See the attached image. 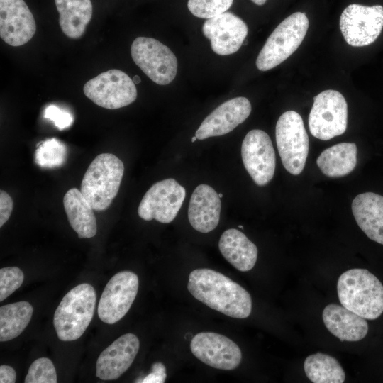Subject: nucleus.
I'll return each mask as SVG.
<instances>
[{
    "label": "nucleus",
    "mask_w": 383,
    "mask_h": 383,
    "mask_svg": "<svg viewBox=\"0 0 383 383\" xmlns=\"http://www.w3.org/2000/svg\"><path fill=\"white\" fill-rule=\"evenodd\" d=\"M35 31L34 16L23 0H0V37L6 43L23 45Z\"/></svg>",
    "instance_id": "nucleus-16"
},
{
    "label": "nucleus",
    "mask_w": 383,
    "mask_h": 383,
    "mask_svg": "<svg viewBox=\"0 0 383 383\" xmlns=\"http://www.w3.org/2000/svg\"><path fill=\"white\" fill-rule=\"evenodd\" d=\"M337 291L341 305L365 319H376L383 313V285L365 269L343 272L338 278Z\"/></svg>",
    "instance_id": "nucleus-2"
},
{
    "label": "nucleus",
    "mask_w": 383,
    "mask_h": 383,
    "mask_svg": "<svg viewBox=\"0 0 383 383\" xmlns=\"http://www.w3.org/2000/svg\"><path fill=\"white\" fill-rule=\"evenodd\" d=\"M139 348L140 341L135 335H122L99 355L96 376L102 380L118 379L130 367Z\"/></svg>",
    "instance_id": "nucleus-18"
},
{
    "label": "nucleus",
    "mask_w": 383,
    "mask_h": 383,
    "mask_svg": "<svg viewBox=\"0 0 383 383\" xmlns=\"http://www.w3.org/2000/svg\"><path fill=\"white\" fill-rule=\"evenodd\" d=\"M83 91L95 104L107 109L126 106L137 97L133 80L126 73L116 69L101 72L87 82Z\"/></svg>",
    "instance_id": "nucleus-9"
},
{
    "label": "nucleus",
    "mask_w": 383,
    "mask_h": 383,
    "mask_svg": "<svg viewBox=\"0 0 383 383\" xmlns=\"http://www.w3.org/2000/svg\"><path fill=\"white\" fill-rule=\"evenodd\" d=\"M26 383H56L57 373L52 361L47 357L35 360L30 366Z\"/></svg>",
    "instance_id": "nucleus-30"
},
{
    "label": "nucleus",
    "mask_w": 383,
    "mask_h": 383,
    "mask_svg": "<svg viewBox=\"0 0 383 383\" xmlns=\"http://www.w3.org/2000/svg\"><path fill=\"white\" fill-rule=\"evenodd\" d=\"M13 208L11 197L5 191H0V227L9 220Z\"/></svg>",
    "instance_id": "nucleus-33"
},
{
    "label": "nucleus",
    "mask_w": 383,
    "mask_h": 383,
    "mask_svg": "<svg viewBox=\"0 0 383 383\" xmlns=\"http://www.w3.org/2000/svg\"><path fill=\"white\" fill-rule=\"evenodd\" d=\"M33 312L31 304L25 301L0 307V341L18 336L29 323Z\"/></svg>",
    "instance_id": "nucleus-26"
},
{
    "label": "nucleus",
    "mask_w": 383,
    "mask_h": 383,
    "mask_svg": "<svg viewBox=\"0 0 383 383\" xmlns=\"http://www.w3.org/2000/svg\"><path fill=\"white\" fill-rule=\"evenodd\" d=\"M133 82L135 84H138L140 82V77L138 76V75H135L134 77H133Z\"/></svg>",
    "instance_id": "nucleus-37"
},
{
    "label": "nucleus",
    "mask_w": 383,
    "mask_h": 383,
    "mask_svg": "<svg viewBox=\"0 0 383 383\" xmlns=\"http://www.w3.org/2000/svg\"><path fill=\"white\" fill-rule=\"evenodd\" d=\"M233 0H188L187 7L195 16L209 19L226 12Z\"/></svg>",
    "instance_id": "nucleus-29"
},
{
    "label": "nucleus",
    "mask_w": 383,
    "mask_h": 383,
    "mask_svg": "<svg viewBox=\"0 0 383 383\" xmlns=\"http://www.w3.org/2000/svg\"><path fill=\"white\" fill-rule=\"evenodd\" d=\"M352 211L366 235L383 245V196L373 192L360 194L353 201Z\"/></svg>",
    "instance_id": "nucleus-21"
},
{
    "label": "nucleus",
    "mask_w": 383,
    "mask_h": 383,
    "mask_svg": "<svg viewBox=\"0 0 383 383\" xmlns=\"http://www.w3.org/2000/svg\"><path fill=\"white\" fill-rule=\"evenodd\" d=\"M241 156L245 168L257 185L264 186L272 180L276 156L267 133L259 129L249 131L242 143Z\"/></svg>",
    "instance_id": "nucleus-13"
},
{
    "label": "nucleus",
    "mask_w": 383,
    "mask_h": 383,
    "mask_svg": "<svg viewBox=\"0 0 383 383\" xmlns=\"http://www.w3.org/2000/svg\"><path fill=\"white\" fill-rule=\"evenodd\" d=\"M44 117L52 121L60 130L70 127L73 121L72 116L69 112L55 105H50L45 109Z\"/></svg>",
    "instance_id": "nucleus-32"
},
{
    "label": "nucleus",
    "mask_w": 383,
    "mask_h": 383,
    "mask_svg": "<svg viewBox=\"0 0 383 383\" xmlns=\"http://www.w3.org/2000/svg\"><path fill=\"white\" fill-rule=\"evenodd\" d=\"M238 227H239L240 228H242V229H243V226H241V225H239V226H238Z\"/></svg>",
    "instance_id": "nucleus-40"
},
{
    "label": "nucleus",
    "mask_w": 383,
    "mask_h": 383,
    "mask_svg": "<svg viewBox=\"0 0 383 383\" xmlns=\"http://www.w3.org/2000/svg\"><path fill=\"white\" fill-rule=\"evenodd\" d=\"M186 190L175 179L170 178L152 184L143 196L138 209L145 221L172 222L185 199Z\"/></svg>",
    "instance_id": "nucleus-11"
},
{
    "label": "nucleus",
    "mask_w": 383,
    "mask_h": 383,
    "mask_svg": "<svg viewBox=\"0 0 383 383\" xmlns=\"http://www.w3.org/2000/svg\"><path fill=\"white\" fill-rule=\"evenodd\" d=\"M221 200L209 185L200 184L192 193L188 209L191 226L197 231L206 233L216 228L220 220Z\"/></svg>",
    "instance_id": "nucleus-19"
},
{
    "label": "nucleus",
    "mask_w": 383,
    "mask_h": 383,
    "mask_svg": "<svg viewBox=\"0 0 383 383\" xmlns=\"http://www.w3.org/2000/svg\"><path fill=\"white\" fill-rule=\"evenodd\" d=\"M24 279L23 271L17 267H6L0 270V301L18 289Z\"/></svg>",
    "instance_id": "nucleus-31"
},
{
    "label": "nucleus",
    "mask_w": 383,
    "mask_h": 383,
    "mask_svg": "<svg viewBox=\"0 0 383 383\" xmlns=\"http://www.w3.org/2000/svg\"><path fill=\"white\" fill-rule=\"evenodd\" d=\"M340 28L344 39L351 46L362 47L372 44L383 28V6L348 5L341 13Z\"/></svg>",
    "instance_id": "nucleus-10"
},
{
    "label": "nucleus",
    "mask_w": 383,
    "mask_h": 383,
    "mask_svg": "<svg viewBox=\"0 0 383 383\" xmlns=\"http://www.w3.org/2000/svg\"><path fill=\"white\" fill-rule=\"evenodd\" d=\"M136 274L121 271L113 275L106 284L98 305V316L104 323L113 324L128 311L138 290Z\"/></svg>",
    "instance_id": "nucleus-12"
},
{
    "label": "nucleus",
    "mask_w": 383,
    "mask_h": 383,
    "mask_svg": "<svg viewBox=\"0 0 383 383\" xmlns=\"http://www.w3.org/2000/svg\"><path fill=\"white\" fill-rule=\"evenodd\" d=\"M204 35L211 42L212 50L220 55L237 52L248 35L246 23L231 12H224L207 19L203 24Z\"/></svg>",
    "instance_id": "nucleus-15"
},
{
    "label": "nucleus",
    "mask_w": 383,
    "mask_h": 383,
    "mask_svg": "<svg viewBox=\"0 0 383 383\" xmlns=\"http://www.w3.org/2000/svg\"><path fill=\"white\" fill-rule=\"evenodd\" d=\"M63 205L68 221L79 238H90L96 234L94 210L80 190L69 189L64 196Z\"/></svg>",
    "instance_id": "nucleus-23"
},
{
    "label": "nucleus",
    "mask_w": 383,
    "mask_h": 383,
    "mask_svg": "<svg viewBox=\"0 0 383 383\" xmlns=\"http://www.w3.org/2000/svg\"><path fill=\"white\" fill-rule=\"evenodd\" d=\"M322 317L327 329L340 341H358L368 332L365 318L343 306L328 304L324 308Z\"/></svg>",
    "instance_id": "nucleus-20"
},
{
    "label": "nucleus",
    "mask_w": 383,
    "mask_h": 383,
    "mask_svg": "<svg viewBox=\"0 0 383 383\" xmlns=\"http://www.w3.org/2000/svg\"><path fill=\"white\" fill-rule=\"evenodd\" d=\"M166 368L161 362H155L152 365V372L148 374L140 382L143 383H163L166 379Z\"/></svg>",
    "instance_id": "nucleus-34"
},
{
    "label": "nucleus",
    "mask_w": 383,
    "mask_h": 383,
    "mask_svg": "<svg viewBox=\"0 0 383 383\" xmlns=\"http://www.w3.org/2000/svg\"><path fill=\"white\" fill-rule=\"evenodd\" d=\"M65 146L55 138L43 142L35 152L36 162L41 167L59 166L65 162Z\"/></svg>",
    "instance_id": "nucleus-28"
},
{
    "label": "nucleus",
    "mask_w": 383,
    "mask_h": 383,
    "mask_svg": "<svg viewBox=\"0 0 383 383\" xmlns=\"http://www.w3.org/2000/svg\"><path fill=\"white\" fill-rule=\"evenodd\" d=\"M124 173L123 162L111 153L97 155L88 167L80 191L94 211L106 210L116 196Z\"/></svg>",
    "instance_id": "nucleus-3"
},
{
    "label": "nucleus",
    "mask_w": 383,
    "mask_h": 383,
    "mask_svg": "<svg viewBox=\"0 0 383 383\" xmlns=\"http://www.w3.org/2000/svg\"><path fill=\"white\" fill-rule=\"evenodd\" d=\"M218 196H219L220 198H221L223 196V194L221 193V194H218Z\"/></svg>",
    "instance_id": "nucleus-39"
},
{
    "label": "nucleus",
    "mask_w": 383,
    "mask_h": 383,
    "mask_svg": "<svg viewBox=\"0 0 383 383\" xmlns=\"http://www.w3.org/2000/svg\"><path fill=\"white\" fill-rule=\"evenodd\" d=\"M218 248L224 258L239 271H249L256 263V245L237 229L225 231L220 238Z\"/></svg>",
    "instance_id": "nucleus-22"
},
{
    "label": "nucleus",
    "mask_w": 383,
    "mask_h": 383,
    "mask_svg": "<svg viewBox=\"0 0 383 383\" xmlns=\"http://www.w3.org/2000/svg\"><path fill=\"white\" fill-rule=\"evenodd\" d=\"M96 301V292L87 283L74 287L64 296L53 318L60 340L72 341L82 335L93 318Z\"/></svg>",
    "instance_id": "nucleus-4"
},
{
    "label": "nucleus",
    "mask_w": 383,
    "mask_h": 383,
    "mask_svg": "<svg viewBox=\"0 0 383 383\" xmlns=\"http://www.w3.org/2000/svg\"><path fill=\"white\" fill-rule=\"evenodd\" d=\"M131 54L134 62L154 82L166 85L177 72V60L172 50L159 40L138 37L132 43Z\"/></svg>",
    "instance_id": "nucleus-8"
},
{
    "label": "nucleus",
    "mask_w": 383,
    "mask_h": 383,
    "mask_svg": "<svg viewBox=\"0 0 383 383\" xmlns=\"http://www.w3.org/2000/svg\"><path fill=\"white\" fill-rule=\"evenodd\" d=\"M251 104L243 96L228 100L208 115L196 131L198 140L230 133L250 114Z\"/></svg>",
    "instance_id": "nucleus-17"
},
{
    "label": "nucleus",
    "mask_w": 383,
    "mask_h": 383,
    "mask_svg": "<svg viewBox=\"0 0 383 383\" xmlns=\"http://www.w3.org/2000/svg\"><path fill=\"white\" fill-rule=\"evenodd\" d=\"M187 289L195 299L228 316L245 318L251 313L250 294L221 272L207 268L194 270L189 274Z\"/></svg>",
    "instance_id": "nucleus-1"
},
{
    "label": "nucleus",
    "mask_w": 383,
    "mask_h": 383,
    "mask_svg": "<svg viewBox=\"0 0 383 383\" xmlns=\"http://www.w3.org/2000/svg\"><path fill=\"white\" fill-rule=\"evenodd\" d=\"M190 349L202 362L219 370H234L242 359L241 350L235 343L213 332H201L195 335L191 340Z\"/></svg>",
    "instance_id": "nucleus-14"
},
{
    "label": "nucleus",
    "mask_w": 383,
    "mask_h": 383,
    "mask_svg": "<svg viewBox=\"0 0 383 383\" xmlns=\"http://www.w3.org/2000/svg\"><path fill=\"white\" fill-rule=\"evenodd\" d=\"M276 143L284 168L293 175L304 170L309 140L301 116L287 111L279 118L275 129Z\"/></svg>",
    "instance_id": "nucleus-6"
},
{
    "label": "nucleus",
    "mask_w": 383,
    "mask_h": 383,
    "mask_svg": "<svg viewBox=\"0 0 383 383\" xmlns=\"http://www.w3.org/2000/svg\"><path fill=\"white\" fill-rule=\"evenodd\" d=\"M250 1L258 6H262L266 2L267 0H250Z\"/></svg>",
    "instance_id": "nucleus-36"
},
{
    "label": "nucleus",
    "mask_w": 383,
    "mask_h": 383,
    "mask_svg": "<svg viewBox=\"0 0 383 383\" xmlns=\"http://www.w3.org/2000/svg\"><path fill=\"white\" fill-rule=\"evenodd\" d=\"M357 146L353 143H341L323 150L316 164L326 176L332 178L350 173L357 164Z\"/></svg>",
    "instance_id": "nucleus-25"
},
{
    "label": "nucleus",
    "mask_w": 383,
    "mask_h": 383,
    "mask_svg": "<svg viewBox=\"0 0 383 383\" xmlns=\"http://www.w3.org/2000/svg\"><path fill=\"white\" fill-rule=\"evenodd\" d=\"M347 119V102L339 91L327 89L313 97L309 128L315 138L328 140L342 135L346 131Z\"/></svg>",
    "instance_id": "nucleus-7"
},
{
    "label": "nucleus",
    "mask_w": 383,
    "mask_h": 383,
    "mask_svg": "<svg viewBox=\"0 0 383 383\" xmlns=\"http://www.w3.org/2000/svg\"><path fill=\"white\" fill-rule=\"evenodd\" d=\"M196 139H197V138H196V135L194 136V137H192V142L194 143L195 140H196Z\"/></svg>",
    "instance_id": "nucleus-38"
},
{
    "label": "nucleus",
    "mask_w": 383,
    "mask_h": 383,
    "mask_svg": "<svg viewBox=\"0 0 383 383\" xmlns=\"http://www.w3.org/2000/svg\"><path fill=\"white\" fill-rule=\"evenodd\" d=\"M304 372L313 383H342L345 374L339 362L322 353L308 356L304 361Z\"/></svg>",
    "instance_id": "nucleus-27"
},
{
    "label": "nucleus",
    "mask_w": 383,
    "mask_h": 383,
    "mask_svg": "<svg viewBox=\"0 0 383 383\" xmlns=\"http://www.w3.org/2000/svg\"><path fill=\"white\" fill-rule=\"evenodd\" d=\"M55 3L63 33L71 39L81 38L92 17L91 0H55Z\"/></svg>",
    "instance_id": "nucleus-24"
},
{
    "label": "nucleus",
    "mask_w": 383,
    "mask_h": 383,
    "mask_svg": "<svg viewBox=\"0 0 383 383\" xmlns=\"http://www.w3.org/2000/svg\"><path fill=\"white\" fill-rule=\"evenodd\" d=\"M16 374L13 367L2 365L0 366V382L13 383L16 382Z\"/></svg>",
    "instance_id": "nucleus-35"
},
{
    "label": "nucleus",
    "mask_w": 383,
    "mask_h": 383,
    "mask_svg": "<svg viewBox=\"0 0 383 383\" xmlns=\"http://www.w3.org/2000/svg\"><path fill=\"white\" fill-rule=\"evenodd\" d=\"M309 24L306 15L301 12L294 13L283 20L260 50L256 60L257 69L267 71L292 55L303 41Z\"/></svg>",
    "instance_id": "nucleus-5"
}]
</instances>
